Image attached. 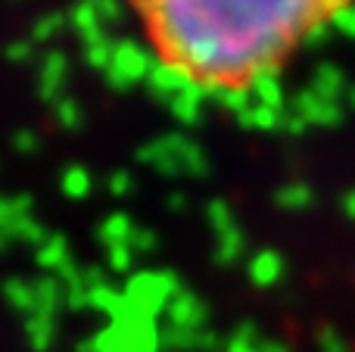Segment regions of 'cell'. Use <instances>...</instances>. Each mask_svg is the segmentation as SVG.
<instances>
[{
	"instance_id": "12",
	"label": "cell",
	"mask_w": 355,
	"mask_h": 352,
	"mask_svg": "<svg viewBox=\"0 0 355 352\" xmlns=\"http://www.w3.org/2000/svg\"><path fill=\"white\" fill-rule=\"evenodd\" d=\"M252 97H256V103H262V106L281 109L284 91H281V85H277V75H265V78H259L256 85H252Z\"/></svg>"
},
{
	"instance_id": "15",
	"label": "cell",
	"mask_w": 355,
	"mask_h": 352,
	"mask_svg": "<svg viewBox=\"0 0 355 352\" xmlns=\"http://www.w3.org/2000/svg\"><path fill=\"white\" fill-rule=\"evenodd\" d=\"M62 191L69 193V197H85V193H91V175L85 172V168H66V175H62Z\"/></svg>"
},
{
	"instance_id": "19",
	"label": "cell",
	"mask_w": 355,
	"mask_h": 352,
	"mask_svg": "<svg viewBox=\"0 0 355 352\" xmlns=\"http://www.w3.org/2000/svg\"><path fill=\"white\" fill-rule=\"evenodd\" d=\"M6 297H10V303H16V306H28L37 293H31V287L22 284V281H10V284H6Z\"/></svg>"
},
{
	"instance_id": "22",
	"label": "cell",
	"mask_w": 355,
	"mask_h": 352,
	"mask_svg": "<svg viewBox=\"0 0 355 352\" xmlns=\"http://www.w3.org/2000/svg\"><path fill=\"white\" fill-rule=\"evenodd\" d=\"M131 191V175L128 172H116L110 178V193L112 197H125V193Z\"/></svg>"
},
{
	"instance_id": "26",
	"label": "cell",
	"mask_w": 355,
	"mask_h": 352,
	"mask_svg": "<svg viewBox=\"0 0 355 352\" xmlns=\"http://www.w3.org/2000/svg\"><path fill=\"white\" fill-rule=\"evenodd\" d=\"M0 243H3V237H0Z\"/></svg>"
},
{
	"instance_id": "20",
	"label": "cell",
	"mask_w": 355,
	"mask_h": 352,
	"mask_svg": "<svg viewBox=\"0 0 355 352\" xmlns=\"http://www.w3.org/2000/svg\"><path fill=\"white\" fill-rule=\"evenodd\" d=\"M237 249H243V237H240V231L234 228V231H227V234H221V249H218V256L221 259H231Z\"/></svg>"
},
{
	"instance_id": "2",
	"label": "cell",
	"mask_w": 355,
	"mask_h": 352,
	"mask_svg": "<svg viewBox=\"0 0 355 352\" xmlns=\"http://www.w3.org/2000/svg\"><path fill=\"white\" fill-rule=\"evenodd\" d=\"M150 69H153V60L150 53L135 41H119L116 56H112L110 69H106V78L116 87H131L137 81H147Z\"/></svg>"
},
{
	"instance_id": "5",
	"label": "cell",
	"mask_w": 355,
	"mask_h": 352,
	"mask_svg": "<svg viewBox=\"0 0 355 352\" xmlns=\"http://www.w3.org/2000/svg\"><path fill=\"white\" fill-rule=\"evenodd\" d=\"M69 25L78 31V37L85 44H91V41H97V37L106 35V22L100 19L97 6H94L91 0H78V3L69 10Z\"/></svg>"
},
{
	"instance_id": "3",
	"label": "cell",
	"mask_w": 355,
	"mask_h": 352,
	"mask_svg": "<svg viewBox=\"0 0 355 352\" xmlns=\"http://www.w3.org/2000/svg\"><path fill=\"white\" fill-rule=\"evenodd\" d=\"M147 85H150V91H153L156 97H162V100H168V103H172L178 94H184L187 87H193V81H190L187 75H181L178 69H172V66H166V62L156 60L153 69H150V75H147Z\"/></svg>"
},
{
	"instance_id": "21",
	"label": "cell",
	"mask_w": 355,
	"mask_h": 352,
	"mask_svg": "<svg viewBox=\"0 0 355 352\" xmlns=\"http://www.w3.org/2000/svg\"><path fill=\"white\" fill-rule=\"evenodd\" d=\"M12 147H16L19 153H35V150H37V137L31 134V131H16V134H12Z\"/></svg>"
},
{
	"instance_id": "16",
	"label": "cell",
	"mask_w": 355,
	"mask_h": 352,
	"mask_svg": "<svg viewBox=\"0 0 355 352\" xmlns=\"http://www.w3.org/2000/svg\"><path fill=\"white\" fill-rule=\"evenodd\" d=\"M66 253H69L66 240H62V237H50L47 243H41V249H37V259H41L44 265L53 268V265H60V262L66 259Z\"/></svg>"
},
{
	"instance_id": "25",
	"label": "cell",
	"mask_w": 355,
	"mask_h": 352,
	"mask_svg": "<svg viewBox=\"0 0 355 352\" xmlns=\"http://www.w3.org/2000/svg\"><path fill=\"white\" fill-rule=\"evenodd\" d=\"M346 103L355 109V85H349V91H346Z\"/></svg>"
},
{
	"instance_id": "8",
	"label": "cell",
	"mask_w": 355,
	"mask_h": 352,
	"mask_svg": "<svg viewBox=\"0 0 355 352\" xmlns=\"http://www.w3.org/2000/svg\"><path fill=\"white\" fill-rule=\"evenodd\" d=\"M202 87H187L184 94H178V97L168 103V109L175 112V118H181V122H196L200 118V103H202Z\"/></svg>"
},
{
	"instance_id": "6",
	"label": "cell",
	"mask_w": 355,
	"mask_h": 352,
	"mask_svg": "<svg viewBox=\"0 0 355 352\" xmlns=\"http://www.w3.org/2000/svg\"><path fill=\"white\" fill-rule=\"evenodd\" d=\"M349 85H346V75L340 72L337 66L324 62V66L315 69L312 75V94H318L321 100H331V103H340V97H346Z\"/></svg>"
},
{
	"instance_id": "24",
	"label": "cell",
	"mask_w": 355,
	"mask_h": 352,
	"mask_svg": "<svg viewBox=\"0 0 355 352\" xmlns=\"http://www.w3.org/2000/svg\"><path fill=\"white\" fill-rule=\"evenodd\" d=\"M343 209H346V215H349V218H355V191L343 200Z\"/></svg>"
},
{
	"instance_id": "9",
	"label": "cell",
	"mask_w": 355,
	"mask_h": 352,
	"mask_svg": "<svg viewBox=\"0 0 355 352\" xmlns=\"http://www.w3.org/2000/svg\"><path fill=\"white\" fill-rule=\"evenodd\" d=\"M131 222H128V215H110L103 222V228H100V237H103V243L106 247H128V240H131Z\"/></svg>"
},
{
	"instance_id": "11",
	"label": "cell",
	"mask_w": 355,
	"mask_h": 352,
	"mask_svg": "<svg viewBox=\"0 0 355 352\" xmlns=\"http://www.w3.org/2000/svg\"><path fill=\"white\" fill-rule=\"evenodd\" d=\"M116 47H119V41H112L110 35H103V37H97V41L85 44V56H87V62H91L94 69L106 72L110 62H112V56H116Z\"/></svg>"
},
{
	"instance_id": "18",
	"label": "cell",
	"mask_w": 355,
	"mask_h": 352,
	"mask_svg": "<svg viewBox=\"0 0 355 352\" xmlns=\"http://www.w3.org/2000/svg\"><path fill=\"white\" fill-rule=\"evenodd\" d=\"M66 22H69L66 12H50V16H44L41 22L35 25V37H37V41H47V37H53Z\"/></svg>"
},
{
	"instance_id": "23",
	"label": "cell",
	"mask_w": 355,
	"mask_h": 352,
	"mask_svg": "<svg viewBox=\"0 0 355 352\" xmlns=\"http://www.w3.org/2000/svg\"><path fill=\"white\" fill-rule=\"evenodd\" d=\"M6 56H10L12 62H25L31 56V41H12L10 47H6Z\"/></svg>"
},
{
	"instance_id": "17",
	"label": "cell",
	"mask_w": 355,
	"mask_h": 352,
	"mask_svg": "<svg viewBox=\"0 0 355 352\" xmlns=\"http://www.w3.org/2000/svg\"><path fill=\"white\" fill-rule=\"evenodd\" d=\"M56 122H60L62 128H78L81 125V106L75 103L72 97H62L60 103H56Z\"/></svg>"
},
{
	"instance_id": "4",
	"label": "cell",
	"mask_w": 355,
	"mask_h": 352,
	"mask_svg": "<svg viewBox=\"0 0 355 352\" xmlns=\"http://www.w3.org/2000/svg\"><path fill=\"white\" fill-rule=\"evenodd\" d=\"M69 75V60L60 53V50H50L41 62V72H37V87H41V97L56 100L60 97V87L66 85Z\"/></svg>"
},
{
	"instance_id": "1",
	"label": "cell",
	"mask_w": 355,
	"mask_h": 352,
	"mask_svg": "<svg viewBox=\"0 0 355 352\" xmlns=\"http://www.w3.org/2000/svg\"><path fill=\"white\" fill-rule=\"evenodd\" d=\"M156 60L202 91H250L352 0H125Z\"/></svg>"
},
{
	"instance_id": "7",
	"label": "cell",
	"mask_w": 355,
	"mask_h": 352,
	"mask_svg": "<svg viewBox=\"0 0 355 352\" xmlns=\"http://www.w3.org/2000/svg\"><path fill=\"white\" fill-rule=\"evenodd\" d=\"M277 206L281 209H290V212H300V209H309L315 200L312 187L309 184H300V181H293V184H284L281 191H277Z\"/></svg>"
},
{
	"instance_id": "14",
	"label": "cell",
	"mask_w": 355,
	"mask_h": 352,
	"mask_svg": "<svg viewBox=\"0 0 355 352\" xmlns=\"http://www.w3.org/2000/svg\"><path fill=\"white\" fill-rule=\"evenodd\" d=\"M206 215H209V225L218 231V237L227 234V231H234V218H237V215H234V209L225 203V200H215V203H209Z\"/></svg>"
},
{
	"instance_id": "10",
	"label": "cell",
	"mask_w": 355,
	"mask_h": 352,
	"mask_svg": "<svg viewBox=\"0 0 355 352\" xmlns=\"http://www.w3.org/2000/svg\"><path fill=\"white\" fill-rule=\"evenodd\" d=\"M277 118H281V109H271V106H262L252 100V103L237 116V122L250 125V128H277V125H281Z\"/></svg>"
},
{
	"instance_id": "13",
	"label": "cell",
	"mask_w": 355,
	"mask_h": 352,
	"mask_svg": "<svg viewBox=\"0 0 355 352\" xmlns=\"http://www.w3.org/2000/svg\"><path fill=\"white\" fill-rule=\"evenodd\" d=\"M277 272H281V256L271 253V249H265V253H259L256 259H252V278H256L259 284H271V281L277 278Z\"/></svg>"
}]
</instances>
